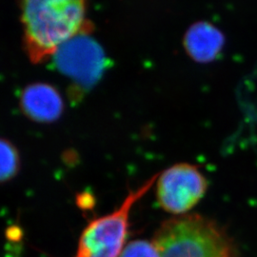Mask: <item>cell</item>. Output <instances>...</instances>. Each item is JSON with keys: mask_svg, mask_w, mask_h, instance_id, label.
I'll return each mask as SVG.
<instances>
[{"mask_svg": "<svg viewBox=\"0 0 257 257\" xmlns=\"http://www.w3.org/2000/svg\"><path fill=\"white\" fill-rule=\"evenodd\" d=\"M157 200L164 211L184 215L203 198L208 181L198 167L179 163L164 171L156 180Z\"/></svg>", "mask_w": 257, "mask_h": 257, "instance_id": "obj_4", "label": "cell"}, {"mask_svg": "<svg viewBox=\"0 0 257 257\" xmlns=\"http://www.w3.org/2000/svg\"><path fill=\"white\" fill-rule=\"evenodd\" d=\"M153 241L160 257H238L228 234L213 221L197 214L165 221Z\"/></svg>", "mask_w": 257, "mask_h": 257, "instance_id": "obj_2", "label": "cell"}, {"mask_svg": "<svg viewBox=\"0 0 257 257\" xmlns=\"http://www.w3.org/2000/svg\"><path fill=\"white\" fill-rule=\"evenodd\" d=\"M89 34L82 33L67 41L54 55L57 68L84 88L96 83L106 65L101 47Z\"/></svg>", "mask_w": 257, "mask_h": 257, "instance_id": "obj_5", "label": "cell"}, {"mask_svg": "<svg viewBox=\"0 0 257 257\" xmlns=\"http://www.w3.org/2000/svg\"><path fill=\"white\" fill-rule=\"evenodd\" d=\"M24 113L38 123H52L63 112V99L55 87L45 83H35L24 91L20 97Z\"/></svg>", "mask_w": 257, "mask_h": 257, "instance_id": "obj_6", "label": "cell"}, {"mask_svg": "<svg viewBox=\"0 0 257 257\" xmlns=\"http://www.w3.org/2000/svg\"><path fill=\"white\" fill-rule=\"evenodd\" d=\"M183 44L186 53L195 62L209 63L220 55L225 37L210 22L199 21L187 30Z\"/></svg>", "mask_w": 257, "mask_h": 257, "instance_id": "obj_7", "label": "cell"}, {"mask_svg": "<svg viewBox=\"0 0 257 257\" xmlns=\"http://www.w3.org/2000/svg\"><path fill=\"white\" fill-rule=\"evenodd\" d=\"M158 175L130 192L117 210L92 221L78 242L74 257H119L127 237L128 215L134 205L150 191Z\"/></svg>", "mask_w": 257, "mask_h": 257, "instance_id": "obj_3", "label": "cell"}, {"mask_svg": "<svg viewBox=\"0 0 257 257\" xmlns=\"http://www.w3.org/2000/svg\"><path fill=\"white\" fill-rule=\"evenodd\" d=\"M119 257H160L154 241L135 240L128 243Z\"/></svg>", "mask_w": 257, "mask_h": 257, "instance_id": "obj_9", "label": "cell"}, {"mask_svg": "<svg viewBox=\"0 0 257 257\" xmlns=\"http://www.w3.org/2000/svg\"><path fill=\"white\" fill-rule=\"evenodd\" d=\"M19 169L20 157L17 148L8 140L0 138V184L13 179Z\"/></svg>", "mask_w": 257, "mask_h": 257, "instance_id": "obj_8", "label": "cell"}, {"mask_svg": "<svg viewBox=\"0 0 257 257\" xmlns=\"http://www.w3.org/2000/svg\"><path fill=\"white\" fill-rule=\"evenodd\" d=\"M24 44L33 63L55 55L67 41L90 33L87 0H19Z\"/></svg>", "mask_w": 257, "mask_h": 257, "instance_id": "obj_1", "label": "cell"}]
</instances>
